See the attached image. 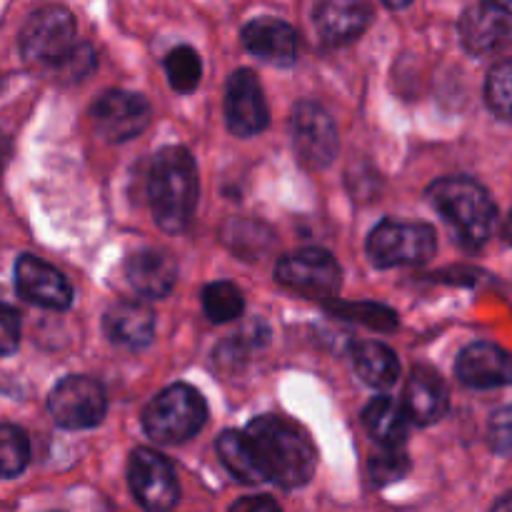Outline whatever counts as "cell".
<instances>
[{
  "label": "cell",
  "mask_w": 512,
  "mask_h": 512,
  "mask_svg": "<svg viewBox=\"0 0 512 512\" xmlns=\"http://www.w3.org/2000/svg\"><path fill=\"white\" fill-rule=\"evenodd\" d=\"M265 483L278 488H303L315 475V445L300 425L280 415H260L245 428Z\"/></svg>",
  "instance_id": "obj_1"
},
{
  "label": "cell",
  "mask_w": 512,
  "mask_h": 512,
  "mask_svg": "<svg viewBox=\"0 0 512 512\" xmlns=\"http://www.w3.org/2000/svg\"><path fill=\"white\" fill-rule=\"evenodd\" d=\"M198 165L180 145L163 148L148 173V203L165 233H183L198 205Z\"/></svg>",
  "instance_id": "obj_2"
},
{
  "label": "cell",
  "mask_w": 512,
  "mask_h": 512,
  "mask_svg": "<svg viewBox=\"0 0 512 512\" xmlns=\"http://www.w3.org/2000/svg\"><path fill=\"white\" fill-rule=\"evenodd\" d=\"M428 200L458 230L465 245H483L493 235L498 210L488 190L470 178H440L428 188Z\"/></svg>",
  "instance_id": "obj_3"
},
{
  "label": "cell",
  "mask_w": 512,
  "mask_h": 512,
  "mask_svg": "<svg viewBox=\"0 0 512 512\" xmlns=\"http://www.w3.org/2000/svg\"><path fill=\"white\" fill-rule=\"evenodd\" d=\"M208 420L205 398L193 385L175 383L155 395L143 413V430L153 443L178 445L195 438Z\"/></svg>",
  "instance_id": "obj_4"
},
{
  "label": "cell",
  "mask_w": 512,
  "mask_h": 512,
  "mask_svg": "<svg viewBox=\"0 0 512 512\" xmlns=\"http://www.w3.org/2000/svg\"><path fill=\"white\" fill-rule=\"evenodd\" d=\"M75 48V18L63 5H48L35 10L20 30V50L25 63L38 70L60 68Z\"/></svg>",
  "instance_id": "obj_5"
},
{
  "label": "cell",
  "mask_w": 512,
  "mask_h": 512,
  "mask_svg": "<svg viewBox=\"0 0 512 512\" xmlns=\"http://www.w3.org/2000/svg\"><path fill=\"white\" fill-rule=\"evenodd\" d=\"M435 248V230L418 220H383L368 235V258L378 268L423 265L433 258Z\"/></svg>",
  "instance_id": "obj_6"
},
{
  "label": "cell",
  "mask_w": 512,
  "mask_h": 512,
  "mask_svg": "<svg viewBox=\"0 0 512 512\" xmlns=\"http://www.w3.org/2000/svg\"><path fill=\"white\" fill-rule=\"evenodd\" d=\"M48 410L65 430H90L103 423L108 398L98 380L85 375H68L53 388Z\"/></svg>",
  "instance_id": "obj_7"
},
{
  "label": "cell",
  "mask_w": 512,
  "mask_h": 512,
  "mask_svg": "<svg viewBox=\"0 0 512 512\" xmlns=\"http://www.w3.org/2000/svg\"><path fill=\"white\" fill-rule=\"evenodd\" d=\"M275 280L295 293L330 298L343 285V273L333 255L320 248H308L280 258L275 265Z\"/></svg>",
  "instance_id": "obj_8"
},
{
  "label": "cell",
  "mask_w": 512,
  "mask_h": 512,
  "mask_svg": "<svg viewBox=\"0 0 512 512\" xmlns=\"http://www.w3.org/2000/svg\"><path fill=\"white\" fill-rule=\"evenodd\" d=\"M290 138L300 160L313 170L328 168L338 155L340 140L335 120L323 105L310 103V100L295 105L293 118H290Z\"/></svg>",
  "instance_id": "obj_9"
},
{
  "label": "cell",
  "mask_w": 512,
  "mask_h": 512,
  "mask_svg": "<svg viewBox=\"0 0 512 512\" xmlns=\"http://www.w3.org/2000/svg\"><path fill=\"white\" fill-rule=\"evenodd\" d=\"M128 485L145 510H170L180 500L178 475L170 460L155 450L140 448L130 455Z\"/></svg>",
  "instance_id": "obj_10"
},
{
  "label": "cell",
  "mask_w": 512,
  "mask_h": 512,
  "mask_svg": "<svg viewBox=\"0 0 512 512\" xmlns=\"http://www.w3.org/2000/svg\"><path fill=\"white\" fill-rule=\"evenodd\" d=\"M150 118H153V110L148 100L128 90H108L90 108L95 130L108 143H125L130 138H138L148 128Z\"/></svg>",
  "instance_id": "obj_11"
},
{
  "label": "cell",
  "mask_w": 512,
  "mask_h": 512,
  "mask_svg": "<svg viewBox=\"0 0 512 512\" xmlns=\"http://www.w3.org/2000/svg\"><path fill=\"white\" fill-rule=\"evenodd\" d=\"M268 103L258 75L248 68L235 70L225 85V123L230 133L250 138L268 128Z\"/></svg>",
  "instance_id": "obj_12"
},
{
  "label": "cell",
  "mask_w": 512,
  "mask_h": 512,
  "mask_svg": "<svg viewBox=\"0 0 512 512\" xmlns=\"http://www.w3.org/2000/svg\"><path fill=\"white\" fill-rule=\"evenodd\" d=\"M15 288L38 308L68 310L73 305V288L65 275L33 255H20L15 263Z\"/></svg>",
  "instance_id": "obj_13"
},
{
  "label": "cell",
  "mask_w": 512,
  "mask_h": 512,
  "mask_svg": "<svg viewBox=\"0 0 512 512\" xmlns=\"http://www.w3.org/2000/svg\"><path fill=\"white\" fill-rule=\"evenodd\" d=\"M460 38L468 53L488 55L510 40V10L498 0L470 5L460 18Z\"/></svg>",
  "instance_id": "obj_14"
},
{
  "label": "cell",
  "mask_w": 512,
  "mask_h": 512,
  "mask_svg": "<svg viewBox=\"0 0 512 512\" xmlns=\"http://www.w3.org/2000/svg\"><path fill=\"white\" fill-rule=\"evenodd\" d=\"M243 45L248 48V53L265 60V63L290 68L298 60L300 38L293 25H288L285 20L263 15V18H255L245 25Z\"/></svg>",
  "instance_id": "obj_15"
},
{
  "label": "cell",
  "mask_w": 512,
  "mask_h": 512,
  "mask_svg": "<svg viewBox=\"0 0 512 512\" xmlns=\"http://www.w3.org/2000/svg\"><path fill=\"white\" fill-rule=\"evenodd\" d=\"M320 38L330 45L353 43L373 20L368 0H320L313 13Z\"/></svg>",
  "instance_id": "obj_16"
},
{
  "label": "cell",
  "mask_w": 512,
  "mask_h": 512,
  "mask_svg": "<svg viewBox=\"0 0 512 512\" xmlns=\"http://www.w3.org/2000/svg\"><path fill=\"white\" fill-rule=\"evenodd\" d=\"M450 395L448 385L440 378L438 370L428 368V365H418L410 373L408 385H405L403 408L408 413L410 423L415 425H433L448 413Z\"/></svg>",
  "instance_id": "obj_17"
},
{
  "label": "cell",
  "mask_w": 512,
  "mask_h": 512,
  "mask_svg": "<svg viewBox=\"0 0 512 512\" xmlns=\"http://www.w3.org/2000/svg\"><path fill=\"white\" fill-rule=\"evenodd\" d=\"M458 378L468 388L490 390L510 383V358L500 345L473 343L458 355Z\"/></svg>",
  "instance_id": "obj_18"
},
{
  "label": "cell",
  "mask_w": 512,
  "mask_h": 512,
  "mask_svg": "<svg viewBox=\"0 0 512 512\" xmlns=\"http://www.w3.org/2000/svg\"><path fill=\"white\" fill-rule=\"evenodd\" d=\"M103 328L115 345L140 350L153 343L155 315L148 305L138 303V300H120L105 310Z\"/></svg>",
  "instance_id": "obj_19"
},
{
  "label": "cell",
  "mask_w": 512,
  "mask_h": 512,
  "mask_svg": "<svg viewBox=\"0 0 512 512\" xmlns=\"http://www.w3.org/2000/svg\"><path fill=\"white\" fill-rule=\"evenodd\" d=\"M125 280L143 298H165L178 280V265L163 250H140L125 260Z\"/></svg>",
  "instance_id": "obj_20"
},
{
  "label": "cell",
  "mask_w": 512,
  "mask_h": 512,
  "mask_svg": "<svg viewBox=\"0 0 512 512\" xmlns=\"http://www.w3.org/2000/svg\"><path fill=\"white\" fill-rule=\"evenodd\" d=\"M363 425L370 438L385 448H403L410 433V418L403 403L390 395H378L365 405Z\"/></svg>",
  "instance_id": "obj_21"
},
{
  "label": "cell",
  "mask_w": 512,
  "mask_h": 512,
  "mask_svg": "<svg viewBox=\"0 0 512 512\" xmlns=\"http://www.w3.org/2000/svg\"><path fill=\"white\" fill-rule=\"evenodd\" d=\"M353 363L358 370L360 380L370 388L390 390L398 383L400 360L388 345L375 343V340H363L353 348Z\"/></svg>",
  "instance_id": "obj_22"
},
{
  "label": "cell",
  "mask_w": 512,
  "mask_h": 512,
  "mask_svg": "<svg viewBox=\"0 0 512 512\" xmlns=\"http://www.w3.org/2000/svg\"><path fill=\"white\" fill-rule=\"evenodd\" d=\"M218 455H220V463L225 465V470H228L238 483H245V485L265 483L258 460H255L253 448H250V440L245 438V433H238V430H225V433L218 438Z\"/></svg>",
  "instance_id": "obj_23"
},
{
  "label": "cell",
  "mask_w": 512,
  "mask_h": 512,
  "mask_svg": "<svg viewBox=\"0 0 512 512\" xmlns=\"http://www.w3.org/2000/svg\"><path fill=\"white\" fill-rule=\"evenodd\" d=\"M203 308L213 323H230V320L240 318L245 308L243 293L238 285L228 283V280H218V283L205 285L203 290Z\"/></svg>",
  "instance_id": "obj_24"
},
{
  "label": "cell",
  "mask_w": 512,
  "mask_h": 512,
  "mask_svg": "<svg viewBox=\"0 0 512 512\" xmlns=\"http://www.w3.org/2000/svg\"><path fill=\"white\" fill-rule=\"evenodd\" d=\"M30 463V440L18 425L0 423V478H18Z\"/></svg>",
  "instance_id": "obj_25"
},
{
  "label": "cell",
  "mask_w": 512,
  "mask_h": 512,
  "mask_svg": "<svg viewBox=\"0 0 512 512\" xmlns=\"http://www.w3.org/2000/svg\"><path fill=\"white\" fill-rule=\"evenodd\" d=\"M165 73H168V83L173 85V90H178V93H193L200 85V78H203L200 55L193 48H188V45H180V48L170 50L168 58H165Z\"/></svg>",
  "instance_id": "obj_26"
},
{
  "label": "cell",
  "mask_w": 512,
  "mask_h": 512,
  "mask_svg": "<svg viewBox=\"0 0 512 512\" xmlns=\"http://www.w3.org/2000/svg\"><path fill=\"white\" fill-rule=\"evenodd\" d=\"M510 78L512 68L510 60H500L498 65H493V70L488 73V83H485V100H488V108L498 115L500 120L510 118Z\"/></svg>",
  "instance_id": "obj_27"
},
{
  "label": "cell",
  "mask_w": 512,
  "mask_h": 512,
  "mask_svg": "<svg viewBox=\"0 0 512 512\" xmlns=\"http://www.w3.org/2000/svg\"><path fill=\"white\" fill-rule=\"evenodd\" d=\"M410 468L408 455L403 453V448H385L380 453H375L370 458V478L375 485H393L398 480L405 478Z\"/></svg>",
  "instance_id": "obj_28"
},
{
  "label": "cell",
  "mask_w": 512,
  "mask_h": 512,
  "mask_svg": "<svg viewBox=\"0 0 512 512\" xmlns=\"http://www.w3.org/2000/svg\"><path fill=\"white\" fill-rule=\"evenodd\" d=\"M330 308H340L338 315L350 320H363L365 325H373V328L390 330L398 320H395V313H390L388 308H378V305H330Z\"/></svg>",
  "instance_id": "obj_29"
},
{
  "label": "cell",
  "mask_w": 512,
  "mask_h": 512,
  "mask_svg": "<svg viewBox=\"0 0 512 512\" xmlns=\"http://www.w3.org/2000/svg\"><path fill=\"white\" fill-rule=\"evenodd\" d=\"M20 345V315L10 305L0 303V358L13 355Z\"/></svg>",
  "instance_id": "obj_30"
},
{
  "label": "cell",
  "mask_w": 512,
  "mask_h": 512,
  "mask_svg": "<svg viewBox=\"0 0 512 512\" xmlns=\"http://www.w3.org/2000/svg\"><path fill=\"white\" fill-rule=\"evenodd\" d=\"M490 445L498 455H508L510 450V410L500 408L490 420Z\"/></svg>",
  "instance_id": "obj_31"
},
{
  "label": "cell",
  "mask_w": 512,
  "mask_h": 512,
  "mask_svg": "<svg viewBox=\"0 0 512 512\" xmlns=\"http://www.w3.org/2000/svg\"><path fill=\"white\" fill-rule=\"evenodd\" d=\"M278 510V503L270 498H243L233 505V510Z\"/></svg>",
  "instance_id": "obj_32"
},
{
  "label": "cell",
  "mask_w": 512,
  "mask_h": 512,
  "mask_svg": "<svg viewBox=\"0 0 512 512\" xmlns=\"http://www.w3.org/2000/svg\"><path fill=\"white\" fill-rule=\"evenodd\" d=\"M383 3L388 5V8H393V10H403V8H408L413 0H383Z\"/></svg>",
  "instance_id": "obj_33"
}]
</instances>
